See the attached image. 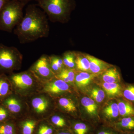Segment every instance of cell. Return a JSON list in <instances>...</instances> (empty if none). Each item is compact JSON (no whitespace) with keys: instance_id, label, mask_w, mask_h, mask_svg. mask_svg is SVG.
I'll return each instance as SVG.
<instances>
[{"instance_id":"1","label":"cell","mask_w":134,"mask_h":134,"mask_svg":"<svg viewBox=\"0 0 134 134\" xmlns=\"http://www.w3.org/2000/svg\"><path fill=\"white\" fill-rule=\"evenodd\" d=\"M48 19L46 13L36 4H30L26 8L25 15L16 27L14 33L21 44L47 37L50 31Z\"/></svg>"},{"instance_id":"2","label":"cell","mask_w":134,"mask_h":134,"mask_svg":"<svg viewBox=\"0 0 134 134\" xmlns=\"http://www.w3.org/2000/svg\"><path fill=\"white\" fill-rule=\"evenodd\" d=\"M8 76L13 92L23 97L40 92L43 88V83L30 70L19 73L13 72Z\"/></svg>"},{"instance_id":"3","label":"cell","mask_w":134,"mask_h":134,"mask_svg":"<svg viewBox=\"0 0 134 134\" xmlns=\"http://www.w3.org/2000/svg\"><path fill=\"white\" fill-rule=\"evenodd\" d=\"M29 115L36 119H47L56 110L55 99L47 93L39 92L26 98Z\"/></svg>"},{"instance_id":"4","label":"cell","mask_w":134,"mask_h":134,"mask_svg":"<svg viewBox=\"0 0 134 134\" xmlns=\"http://www.w3.org/2000/svg\"><path fill=\"white\" fill-rule=\"evenodd\" d=\"M51 21L64 22L75 6L74 0H35Z\"/></svg>"},{"instance_id":"5","label":"cell","mask_w":134,"mask_h":134,"mask_svg":"<svg viewBox=\"0 0 134 134\" xmlns=\"http://www.w3.org/2000/svg\"><path fill=\"white\" fill-rule=\"evenodd\" d=\"M26 4L16 0H10L0 12V30L12 32L23 18V10Z\"/></svg>"},{"instance_id":"6","label":"cell","mask_w":134,"mask_h":134,"mask_svg":"<svg viewBox=\"0 0 134 134\" xmlns=\"http://www.w3.org/2000/svg\"><path fill=\"white\" fill-rule=\"evenodd\" d=\"M23 55L18 48L0 44V74H9L21 68Z\"/></svg>"},{"instance_id":"7","label":"cell","mask_w":134,"mask_h":134,"mask_svg":"<svg viewBox=\"0 0 134 134\" xmlns=\"http://www.w3.org/2000/svg\"><path fill=\"white\" fill-rule=\"evenodd\" d=\"M7 109L15 119L29 115V109L26 98L13 92L1 103Z\"/></svg>"},{"instance_id":"8","label":"cell","mask_w":134,"mask_h":134,"mask_svg":"<svg viewBox=\"0 0 134 134\" xmlns=\"http://www.w3.org/2000/svg\"><path fill=\"white\" fill-rule=\"evenodd\" d=\"M42 83L49 81L55 77L50 67L49 55L43 54L29 68Z\"/></svg>"},{"instance_id":"9","label":"cell","mask_w":134,"mask_h":134,"mask_svg":"<svg viewBox=\"0 0 134 134\" xmlns=\"http://www.w3.org/2000/svg\"><path fill=\"white\" fill-rule=\"evenodd\" d=\"M40 92H45L55 99L74 93V90L73 87L55 76L49 81L43 84V88Z\"/></svg>"},{"instance_id":"10","label":"cell","mask_w":134,"mask_h":134,"mask_svg":"<svg viewBox=\"0 0 134 134\" xmlns=\"http://www.w3.org/2000/svg\"><path fill=\"white\" fill-rule=\"evenodd\" d=\"M74 93L62 96L55 99L56 110L64 114L72 119L79 117L78 103Z\"/></svg>"},{"instance_id":"11","label":"cell","mask_w":134,"mask_h":134,"mask_svg":"<svg viewBox=\"0 0 134 134\" xmlns=\"http://www.w3.org/2000/svg\"><path fill=\"white\" fill-rule=\"evenodd\" d=\"M40 121L29 115L16 120L18 134H35Z\"/></svg>"},{"instance_id":"12","label":"cell","mask_w":134,"mask_h":134,"mask_svg":"<svg viewBox=\"0 0 134 134\" xmlns=\"http://www.w3.org/2000/svg\"><path fill=\"white\" fill-rule=\"evenodd\" d=\"M72 118L58 111H55L47 119L56 130L69 129Z\"/></svg>"},{"instance_id":"13","label":"cell","mask_w":134,"mask_h":134,"mask_svg":"<svg viewBox=\"0 0 134 134\" xmlns=\"http://www.w3.org/2000/svg\"><path fill=\"white\" fill-rule=\"evenodd\" d=\"M72 119L70 130L72 134H93L94 127L91 122Z\"/></svg>"},{"instance_id":"14","label":"cell","mask_w":134,"mask_h":134,"mask_svg":"<svg viewBox=\"0 0 134 134\" xmlns=\"http://www.w3.org/2000/svg\"><path fill=\"white\" fill-rule=\"evenodd\" d=\"M103 115L108 126H111L120 119L117 102H111L107 105L103 111Z\"/></svg>"},{"instance_id":"15","label":"cell","mask_w":134,"mask_h":134,"mask_svg":"<svg viewBox=\"0 0 134 134\" xmlns=\"http://www.w3.org/2000/svg\"><path fill=\"white\" fill-rule=\"evenodd\" d=\"M81 102L91 120L94 123L98 122L99 117L98 114V107L95 100L88 97H83L82 98Z\"/></svg>"},{"instance_id":"16","label":"cell","mask_w":134,"mask_h":134,"mask_svg":"<svg viewBox=\"0 0 134 134\" xmlns=\"http://www.w3.org/2000/svg\"><path fill=\"white\" fill-rule=\"evenodd\" d=\"M90 63L91 73L95 75L104 73L105 70L112 66L107 63L88 54H85Z\"/></svg>"},{"instance_id":"17","label":"cell","mask_w":134,"mask_h":134,"mask_svg":"<svg viewBox=\"0 0 134 134\" xmlns=\"http://www.w3.org/2000/svg\"><path fill=\"white\" fill-rule=\"evenodd\" d=\"M111 126L120 133L134 132V116L120 118Z\"/></svg>"},{"instance_id":"18","label":"cell","mask_w":134,"mask_h":134,"mask_svg":"<svg viewBox=\"0 0 134 134\" xmlns=\"http://www.w3.org/2000/svg\"><path fill=\"white\" fill-rule=\"evenodd\" d=\"M13 92L12 84L8 75L0 74V104Z\"/></svg>"},{"instance_id":"19","label":"cell","mask_w":134,"mask_h":134,"mask_svg":"<svg viewBox=\"0 0 134 134\" xmlns=\"http://www.w3.org/2000/svg\"><path fill=\"white\" fill-rule=\"evenodd\" d=\"M120 118L134 116V105L124 98L117 100Z\"/></svg>"},{"instance_id":"20","label":"cell","mask_w":134,"mask_h":134,"mask_svg":"<svg viewBox=\"0 0 134 134\" xmlns=\"http://www.w3.org/2000/svg\"><path fill=\"white\" fill-rule=\"evenodd\" d=\"M103 74L102 77L104 82L119 83L120 82V74L119 72L115 67H110Z\"/></svg>"},{"instance_id":"21","label":"cell","mask_w":134,"mask_h":134,"mask_svg":"<svg viewBox=\"0 0 134 134\" xmlns=\"http://www.w3.org/2000/svg\"><path fill=\"white\" fill-rule=\"evenodd\" d=\"M94 75L88 72H81L76 70L75 85L79 88H83L87 86L91 81Z\"/></svg>"},{"instance_id":"22","label":"cell","mask_w":134,"mask_h":134,"mask_svg":"<svg viewBox=\"0 0 134 134\" xmlns=\"http://www.w3.org/2000/svg\"><path fill=\"white\" fill-rule=\"evenodd\" d=\"M76 70L81 72H90V63L83 54L75 52Z\"/></svg>"},{"instance_id":"23","label":"cell","mask_w":134,"mask_h":134,"mask_svg":"<svg viewBox=\"0 0 134 134\" xmlns=\"http://www.w3.org/2000/svg\"><path fill=\"white\" fill-rule=\"evenodd\" d=\"M0 134H18L16 120L0 122Z\"/></svg>"},{"instance_id":"24","label":"cell","mask_w":134,"mask_h":134,"mask_svg":"<svg viewBox=\"0 0 134 134\" xmlns=\"http://www.w3.org/2000/svg\"><path fill=\"white\" fill-rule=\"evenodd\" d=\"M57 130L47 119L40 121L35 134H55Z\"/></svg>"},{"instance_id":"25","label":"cell","mask_w":134,"mask_h":134,"mask_svg":"<svg viewBox=\"0 0 134 134\" xmlns=\"http://www.w3.org/2000/svg\"><path fill=\"white\" fill-rule=\"evenodd\" d=\"M49 59L51 69L55 76L65 68L62 57L53 54L49 55Z\"/></svg>"},{"instance_id":"26","label":"cell","mask_w":134,"mask_h":134,"mask_svg":"<svg viewBox=\"0 0 134 134\" xmlns=\"http://www.w3.org/2000/svg\"><path fill=\"white\" fill-rule=\"evenodd\" d=\"M103 87L109 96L115 97L122 96L123 88L119 84L104 82Z\"/></svg>"},{"instance_id":"27","label":"cell","mask_w":134,"mask_h":134,"mask_svg":"<svg viewBox=\"0 0 134 134\" xmlns=\"http://www.w3.org/2000/svg\"><path fill=\"white\" fill-rule=\"evenodd\" d=\"M62 58L66 68L76 69L75 52L72 51L66 52L63 54Z\"/></svg>"},{"instance_id":"28","label":"cell","mask_w":134,"mask_h":134,"mask_svg":"<svg viewBox=\"0 0 134 134\" xmlns=\"http://www.w3.org/2000/svg\"><path fill=\"white\" fill-rule=\"evenodd\" d=\"M91 97L97 103L103 102L105 98L104 91L100 88L96 87L93 88L90 91Z\"/></svg>"},{"instance_id":"29","label":"cell","mask_w":134,"mask_h":134,"mask_svg":"<svg viewBox=\"0 0 134 134\" xmlns=\"http://www.w3.org/2000/svg\"><path fill=\"white\" fill-rule=\"evenodd\" d=\"M122 96L134 105V85L129 84L123 88Z\"/></svg>"},{"instance_id":"30","label":"cell","mask_w":134,"mask_h":134,"mask_svg":"<svg viewBox=\"0 0 134 134\" xmlns=\"http://www.w3.org/2000/svg\"><path fill=\"white\" fill-rule=\"evenodd\" d=\"M11 119H15L7 109L2 104H0V122Z\"/></svg>"},{"instance_id":"31","label":"cell","mask_w":134,"mask_h":134,"mask_svg":"<svg viewBox=\"0 0 134 134\" xmlns=\"http://www.w3.org/2000/svg\"><path fill=\"white\" fill-rule=\"evenodd\" d=\"M93 134H120V133L113 127L106 125L94 132Z\"/></svg>"},{"instance_id":"32","label":"cell","mask_w":134,"mask_h":134,"mask_svg":"<svg viewBox=\"0 0 134 134\" xmlns=\"http://www.w3.org/2000/svg\"><path fill=\"white\" fill-rule=\"evenodd\" d=\"M55 134H72L70 129L57 130Z\"/></svg>"},{"instance_id":"33","label":"cell","mask_w":134,"mask_h":134,"mask_svg":"<svg viewBox=\"0 0 134 134\" xmlns=\"http://www.w3.org/2000/svg\"><path fill=\"white\" fill-rule=\"evenodd\" d=\"M10 0H0V12L3 8L6 5L7 3Z\"/></svg>"},{"instance_id":"34","label":"cell","mask_w":134,"mask_h":134,"mask_svg":"<svg viewBox=\"0 0 134 134\" xmlns=\"http://www.w3.org/2000/svg\"><path fill=\"white\" fill-rule=\"evenodd\" d=\"M16 1H18L20 2L24 3L26 4L28 3L31 1H34V0H16Z\"/></svg>"},{"instance_id":"35","label":"cell","mask_w":134,"mask_h":134,"mask_svg":"<svg viewBox=\"0 0 134 134\" xmlns=\"http://www.w3.org/2000/svg\"><path fill=\"white\" fill-rule=\"evenodd\" d=\"M120 134H134V132H123V133H120Z\"/></svg>"}]
</instances>
